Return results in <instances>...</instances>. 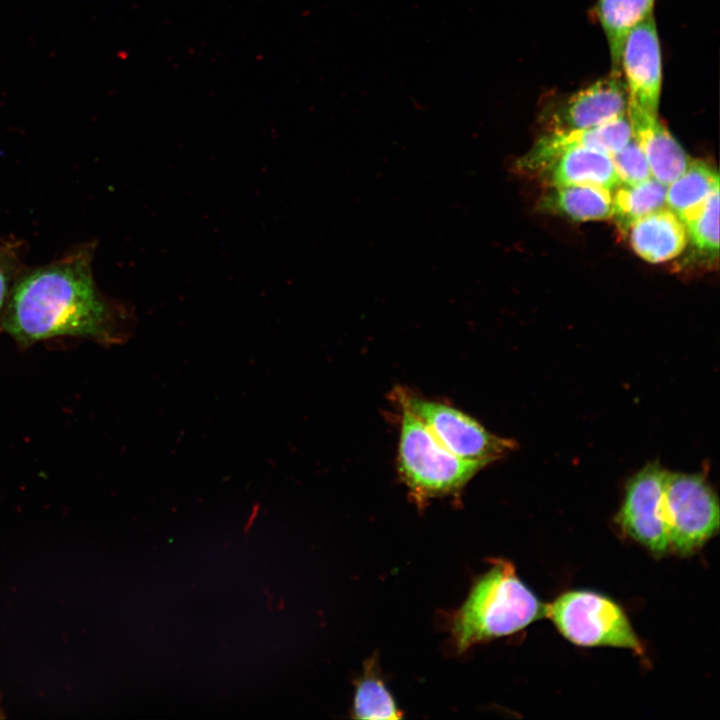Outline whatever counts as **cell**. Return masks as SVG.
I'll return each instance as SVG.
<instances>
[{"mask_svg":"<svg viewBox=\"0 0 720 720\" xmlns=\"http://www.w3.org/2000/svg\"><path fill=\"white\" fill-rule=\"evenodd\" d=\"M95 250L94 242L85 243L48 264L24 268L1 330L22 348L66 337L103 345L126 342L135 328L134 310L98 288L93 275Z\"/></svg>","mask_w":720,"mask_h":720,"instance_id":"1","label":"cell"},{"mask_svg":"<svg viewBox=\"0 0 720 720\" xmlns=\"http://www.w3.org/2000/svg\"><path fill=\"white\" fill-rule=\"evenodd\" d=\"M545 606L518 577L512 562L494 559L453 617L455 646L464 652L475 644L518 632L545 617Z\"/></svg>","mask_w":720,"mask_h":720,"instance_id":"2","label":"cell"},{"mask_svg":"<svg viewBox=\"0 0 720 720\" xmlns=\"http://www.w3.org/2000/svg\"><path fill=\"white\" fill-rule=\"evenodd\" d=\"M397 472L418 506L458 496L485 465L446 449L413 414L398 407Z\"/></svg>","mask_w":720,"mask_h":720,"instance_id":"3","label":"cell"},{"mask_svg":"<svg viewBox=\"0 0 720 720\" xmlns=\"http://www.w3.org/2000/svg\"><path fill=\"white\" fill-rule=\"evenodd\" d=\"M545 616L571 643L582 647H616L639 656L645 649L624 610L609 597L572 590L546 604Z\"/></svg>","mask_w":720,"mask_h":720,"instance_id":"4","label":"cell"},{"mask_svg":"<svg viewBox=\"0 0 720 720\" xmlns=\"http://www.w3.org/2000/svg\"><path fill=\"white\" fill-rule=\"evenodd\" d=\"M392 399L417 417L435 438L456 456L487 466L515 448L512 440L487 430L465 412L441 401L397 387Z\"/></svg>","mask_w":720,"mask_h":720,"instance_id":"5","label":"cell"},{"mask_svg":"<svg viewBox=\"0 0 720 720\" xmlns=\"http://www.w3.org/2000/svg\"><path fill=\"white\" fill-rule=\"evenodd\" d=\"M664 519L670 552L690 556L719 532L716 493L702 474L666 472Z\"/></svg>","mask_w":720,"mask_h":720,"instance_id":"6","label":"cell"},{"mask_svg":"<svg viewBox=\"0 0 720 720\" xmlns=\"http://www.w3.org/2000/svg\"><path fill=\"white\" fill-rule=\"evenodd\" d=\"M666 472L658 463H649L634 474L615 520L626 536L657 557L670 552L663 511Z\"/></svg>","mask_w":720,"mask_h":720,"instance_id":"7","label":"cell"},{"mask_svg":"<svg viewBox=\"0 0 720 720\" xmlns=\"http://www.w3.org/2000/svg\"><path fill=\"white\" fill-rule=\"evenodd\" d=\"M628 91L621 70L573 93L545 113L548 133L594 128L627 113Z\"/></svg>","mask_w":720,"mask_h":720,"instance_id":"8","label":"cell"},{"mask_svg":"<svg viewBox=\"0 0 720 720\" xmlns=\"http://www.w3.org/2000/svg\"><path fill=\"white\" fill-rule=\"evenodd\" d=\"M620 69L628 91V106L658 111L662 69L658 33L653 15L636 25L623 45Z\"/></svg>","mask_w":720,"mask_h":720,"instance_id":"9","label":"cell"},{"mask_svg":"<svg viewBox=\"0 0 720 720\" xmlns=\"http://www.w3.org/2000/svg\"><path fill=\"white\" fill-rule=\"evenodd\" d=\"M632 136L627 113L590 129L547 133L515 161L513 171L534 176L560 152L571 147L594 149L610 156L622 149Z\"/></svg>","mask_w":720,"mask_h":720,"instance_id":"10","label":"cell"},{"mask_svg":"<svg viewBox=\"0 0 720 720\" xmlns=\"http://www.w3.org/2000/svg\"><path fill=\"white\" fill-rule=\"evenodd\" d=\"M627 115L652 177L668 186L685 171L689 157L656 113L628 106Z\"/></svg>","mask_w":720,"mask_h":720,"instance_id":"11","label":"cell"},{"mask_svg":"<svg viewBox=\"0 0 720 720\" xmlns=\"http://www.w3.org/2000/svg\"><path fill=\"white\" fill-rule=\"evenodd\" d=\"M534 177L539 178L546 187L585 185L613 191L622 184L609 155L584 147L563 150Z\"/></svg>","mask_w":720,"mask_h":720,"instance_id":"12","label":"cell"},{"mask_svg":"<svg viewBox=\"0 0 720 720\" xmlns=\"http://www.w3.org/2000/svg\"><path fill=\"white\" fill-rule=\"evenodd\" d=\"M626 233L633 250L650 263L680 255L688 243L685 225L666 206L636 220Z\"/></svg>","mask_w":720,"mask_h":720,"instance_id":"13","label":"cell"},{"mask_svg":"<svg viewBox=\"0 0 720 720\" xmlns=\"http://www.w3.org/2000/svg\"><path fill=\"white\" fill-rule=\"evenodd\" d=\"M539 208L575 221L605 220L612 217V191L585 185L548 186Z\"/></svg>","mask_w":720,"mask_h":720,"instance_id":"14","label":"cell"},{"mask_svg":"<svg viewBox=\"0 0 720 720\" xmlns=\"http://www.w3.org/2000/svg\"><path fill=\"white\" fill-rule=\"evenodd\" d=\"M718 171L702 160L689 161L685 171L667 186L666 207L685 224L719 189Z\"/></svg>","mask_w":720,"mask_h":720,"instance_id":"15","label":"cell"},{"mask_svg":"<svg viewBox=\"0 0 720 720\" xmlns=\"http://www.w3.org/2000/svg\"><path fill=\"white\" fill-rule=\"evenodd\" d=\"M655 0H598L596 11L606 35L611 70H621L623 45L629 32L653 15Z\"/></svg>","mask_w":720,"mask_h":720,"instance_id":"16","label":"cell"},{"mask_svg":"<svg viewBox=\"0 0 720 720\" xmlns=\"http://www.w3.org/2000/svg\"><path fill=\"white\" fill-rule=\"evenodd\" d=\"M667 186L651 177L643 182L621 184L612 192V217L626 233L641 217L666 206Z\"/></svg>","mask_w":720,"mask_h":720,"instance_id":"17","label":"cell"},{"mask_svg":"<svg viewBox=\"0 0 720 720\" xmlns=\"http://www.w3.org/2000/svg\"><path fill=\"white\" fill-rule=\"evenodd\" d=\"M353 717L357 719H399L396 702L383 681L374 673H366L356 687Z\"/></svg>","mask_w":720,"mask_h":720,"instance_id":"18","label":"cell"},{"mask_svg":"<svg viewBox=\"0 0 720 720\" xmlns=\"http://www.w3.org/2000/svg\"><path fill=\"white\" fill-rule=\"evenodd\" d=\"M688 240L698 253L717 259L719 253V189L714 191L704 207L685 224Z\"/></svg>","mask_w":720,"mask_h":720,"instance_id":"19","label":"cell"},{"mask_svg":"<svg viewBox=\"0 0 720 720\" xmlns=\"http://www.w3.org/2000/svg\"><path fill=\"white\" fill-rule=\"evenodd\" d=\"M609 157L622 184L633 185L652 177L647 158L633 136Z\"/></svg>","mask_w":720,"mask_h":720,"instance_id":"20","label":"cell"},{"mask_svg":"<svg viewBox=\"0 0 720 720\" xmlns=\"http://www.w3.org/2000/svg\"><path fill=\"white\" fill-rule=\"evenodd\" d=\"M23 269L22 243L0 241V330L11 292Z\"/></svg>","mask_w":720,"mask_h":720,"instance_id":"21","label":"cell"}]
</instances>
